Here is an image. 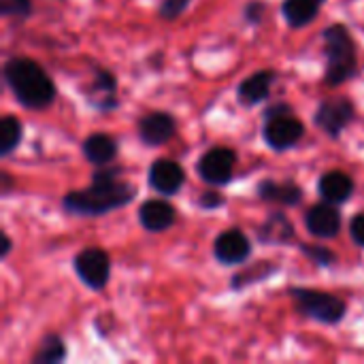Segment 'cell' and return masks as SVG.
I'll return each instance as SVG.
<instances>
[{
	"mask_svg": "<svg viewBox=\"0 0 364 364\" xmlns=\"http://www.w3.org/2000/svg\"><path fill=\"white\" fill-rule=\"evenodd\" d=\"M117 171H100L94 175L92 188L70 192L64 198V209L75 215H102L117 207L128 205L136 190L134 186L115 179Z\"/></svg>",
	"mask_w": 364,
	"mask_h": 364,
	"instance_id": "obj_1",
	"label": "cell"
},
{
	"mask_svg": "<svg viewBox=\"0 0 364 364\" xmlns=\"http://www.w3.org/2000/svg\"><path fill=\"white\" fill-rule=\"evenodd\" d=\"M4 79L26 109H45L55 98V85L49 75L28 58H11L4 64Z\"/></svg>",
	"mask_w": 364,
	"mask_h": 364,
	"instance_id": "obj_2",
	"label": "cell"
},
{
	"mask_svg": "<svg viewBox=\"0 0 364 364\" xmlns=\"http://www.w3.org/2000/svg\"><path fill=\"white\" fill-rule=\"evenodd\" d=\"M324 49H326V83L339 85L348 81L356 70V47L341 23H333L324 30Z\"/></svg>",
	"mask_w": 364,
	"mask_h": 364,
	"instance_id": "obj_3",
	"label": "cell"
},
{
	"mask_svg": "<svg viewBox=\"0 0 364 364\" xmlns=\"http://www.w3.org/2000/svg\"><path fill=\"white\" fill-rule=\"evenodd\" d=\"M301 309V314L324 322V324H337L346 316V303L333 294L318 292V290H305V288H294L290 292Z\"/></svg>",
	"mask_w": 364,
	"mask_h": 364,
	"instance_id": "obj_4",
	"label": "cell"
},
{
	"mask_svg": "<svg viewBox=\"0 0 364 364\" xmlns=\"http://www.w3.org/2000/svg\"><path fill=\"white\" fill-rule=\"evenodd\" d=\"M305 128L301 124V119H296L292 115V111L286 113H275L267 117V126H264V141L271 149L284 151L294 147L301 136H303Z\"/></svg>",
	"mask_w": 364,
	"mask_h": 364,
	"instance_id": "obj_5",
	"label": "cell"
},
{
	"mask_svg": "<svg viewBox=\"0 0 364 364\" xmlns=\"http://www.w3.org/2000/svg\"><path fill=\"white\" fill-rule=\"evenodd\" d=\"M75 271L87 288H92V290L105 288L107 279H109V271H111V262H109L107 252H102L98 247L83 250L75 258Z\"/></svg>",
	"mask_w": 364,
	"mask_h": 364,
	"instance_id": "obj_6",
	"label": "cell"
},
{
	"mask_svg": "<svg viewBox=\"0 0 364 364\" xmlns=\"http://www.w3.org/2000/svg\"><path fill=\"white\" fill-rule=\"evenodd\" d=\"M235 151L226 147H215L209 149L200 160H198V175L213 186H224L230 181L232 171H235Z\"/></svg>",
	"mask_w": 364,
	"mask_h": 364,
	"instance_id": "obj_7",
	"label": "cell"
},
{
	"mask_svg": "<svg viewBox=\"0 0 364 364\" xmlns=\"http://www.w3.org/2000/svg\"><path fill=\"white\" fill-rule=\"evenodd\" d=\"M352 119H354V107L348 98H331L322 102L316 113V124L331 136L341 134Z\"/></svg>",
	"mask_w": 364,
	"mask_h": 364,
	"instance_id": "obj_8",
	"label": "cell"
},
{
	"mask_svg": "<svg viewBox=\"0 0 364 364\" xmlns=\"http://www.w3.org/2000/svg\"><path fill=\"white\" fill-rule=\"evenodd\" d=\"M215 258L224 264H239L243 262L250 252H252V243L250 239L239 230V228H232V230H226L218 237L215 241Z\"/></svg>",
	"mask_w": 364,
	"mask_h": 364,
	"instance_id": "obj_9",
	"label": "cell"
},
{
	"mask_svg": "<svg viewBox=\"0 0 364 364\" xmlns=\"http://www.w3.org/2000/svg\"><path fill=\"white\" fill-rule=\"evenodd\" d=\"M175 134V119L168 113H149L139 122V136L145 145H164Z\"/></svg>",
	"mask_w": 364,
	"mask_h": 364,
	"instance_id": "obj_10",
	"label": "cell"
},
{
	"mask_svg": "<svg viewBox=\"0 0 364 364\" xmlns=\"http://www.w3.org/2000/svg\"><path fill=\"white\" fill-rule=\"evenodd\" d=\"M183 168L173 160H156L149 168V186L160 194H175L183 186Z\"/></svg>",
	"mask_w": 364,
	"mask_h": 364,
	"instance_id": "obj_11",
	"label": "cell"
},
{
	"mask_svg": "<svg viewBox=\"0 0 364 364\" xmlns=\"http://www.w3.org/2000/svg\"><path fill=\"white\" fill-rule=\"evenodd\" d=\"M305 226L309 228L311 235L322 237V239H331L341 228V215L333 207V203L324 200L322 205H316V207H311V211H307Z\"/></svg>",
	"mask_w": 364,
	"mask_h": 364,
	"instance_id": "obj_12",
	"label": "cell"
},
{
	"mask_svg": "<svg viewBox=\"0 0 364 364\" xmlns=\"http://www.w3.org/2000/svg\"><path fill=\"white\" fill-rule=\"evenodd\" d=\"M139 220L145 230L162 232L173 226L175 222V207L164 200H147L139 209Z\"/></svg>",
	"mask_w": 364,
	"mask_h": 364,
	"instance_id": "obj_13",
	"label": "cell"
},
{
	"mask_svg": "<svg viewBox=\"0 0 364 364\" xmlns=\"http://www.w3.org/2000/svg\"><path fill=\"white\" fill-rule=\"evenodd\" d=\"M320 196L326 200V203H333V205H339V203H346L352 192H354V181L348 173H341V171H331L326 175H322L320 179Z\"/></svg>",
	"mask_w": 364,
	"mask_h": 364,
	"instance_id": "obj_14",
	"label": "cell"
},
{
	"mask_svg": "<svg viewBox=\"0 0 364 364\" xmlns=\"http://www.w3.org/2000/svg\"><path fill=\"white\" fill-rule=\"evenodd\" d=\"M273 81H275V73L273 70H260V73L250 75L245 81H241V85L237 90L239 100L243 105H256V102L264 100L269 96V90H271Z\"/></svg>",
	"mask_w": 364,
	"mask_h": 364,
	"instance_id": "obj_15",
	"label": "cell"
},
{
	"mask_svg": "<svg viewBox=\"0 0 364 364\" xmlns=\"http://www.w3.org/2000/svg\"><path fill=\"white\" fill-rule=\"evenodd\" d=\"M258 194H260V198H264L269 203H279V205H296L303 198V190L292 181H286V183L262 181L258 186Z\"/></svg>",
	"mask_w": 364,
	"mask_h": 364,
	"instance_id": "obj_16",
	"label": "cell"
},
{
	"mask_svg": "<svg viewBox=\"0 0 364 364\" xmlns=\"http://www.w3.org/2000/svg\"><path fill=\"white\" fill-rule=\"evenodd\" d=\"M322 2L324 0H286L282 11H284V17L290 26L301 28V26H307L309 21L316 19Z\"/></svg>",
	"mask_w": 364,
	"mask_h": 364,
	"instance_id": "obj_17",
	"label": "cell"
},
{
	"mask_svg": "<svg viewBox=\"0 0 364 364\" xmlns=\"http://www.w3.org/2000/svg\"><path fill=\"white\" fill-rule=\"evenodd\" d=\"M117 145L109 134H92L83 141V156L94 164H107L115 158Z\"/></svg>",
	"mask_w": 364,
	"mask_h": 364,
	"instance_id": "obj_18",
	"label": "cell"
},
{
	"mask_svg": "<svg viewBox=\"0 0 364 364\" xmlns=\"http://www.w3.org/2000/svg\"><path fill=\"white\" fill-rule=\"evenodd\" d=\"M292 235H294L292 222H288L282 213H275V215L267 222V226L262 228L260 239H262V241H269V243H284V241H288Z\"/></svg>",
	"mask_w": 364,
	"mask_h": 364,
	"instance_id": "obj_19",
	"label": "cell"
},
{
	"mask_svg": "<svg viewBox=\"0 0 364 364\" xmlns=\"http://www.w3.org/2000/svg\"><path fill=\"white\" fill-rule=\"evenodd\" d=\"M64 356H66V350H64L62 339L55 335H47L32 360H34V364H55L64 360Z\"/></svg>",
	"mask_w": 364,
	"mask_h": 364,
	"instance_id": "obj_20",
	"label": "cell"
},
{
	"mask_svg": "<svg viewBox=\"0 0 364 364\" xmlns=\"http://www.w3.org/2000/svg\"><path fill=\"white\" fill-rule=\"evenodd\" d=\"M19 141H21V124H19V119L11 117V115L2 117V122H0V154L2 156L11 154L19 145Z\"/></svg>",
	"mask_w": 364,
	"mask_h": 364,
	"instance_id": "obj_21",
	"label": "cell"
},
{
	"mask_svg": "<svg viewBox=\"0 0 364 364\" xmlns=\"http://www.w3.org/2000/svg\"><path fill=\"white\" fill-rule=\"evenodd\" d=\"M0 11H2V15L23 17V15H30L32 4H30V0H0Z\"/></svg>",
	"mask_w": 364,
	"mask_h": 364,
	"instance_id": "obj_22",
	"label": "cell"
},
{
	"mask_svg": "<svg viewBox=\"0 0 364 364\" xmlns=\"http://www.w3.org/2000/svg\"><path fill=\"white\" fill-rule=\"evenodd\" d=\"M190 2L192 0H164L162 6H160V15L164 19H175V17H179L188 9Z\"/></svg>",
	"mask_w": 364,
	"mask_h": 364,
	"instance_id": "obj_23",
	"label": "cell"
},
{
	"mask_svg": "<svg viewBox=\"0 0 364 364\" xmlns=\"http://www.w3.org/2000/svg\"><path fill=\"white\" fill-rule=\"evenodd\" d=\"M303 252H305L309 258H314L318 264H324V267L333 264V260H335V254H333L331 250H326V247H314V245H305V247H303Z\"/></svg>",
	"mask_w": 364,
	"mask_h": 364,
	"instance_id": "obj_24",
	"label": "cell"
},
{
	"mask_svg": "<svg viewBox=\"0 0 364 364\" xmlns=\"http://www.w3.org/2000/svg\"><path fill=\"white\" fill-rule=\"evenodd\" d=\"M350 232H352V239L364 247V215H356L352 220V226H350Z\"/></svg>",
	"mask_w": 364,
	"mask_h": 364,
	"instance_id": "obj_25",
	"label": "cell"
},
{
	"mask_svg": "<svg viewBox=\"0 0 364 364\" xmlns=\"http://www.w3.org/2000/svg\"><path fill=\"white\" fill-rule=\"evenodd\" d=\"M224 203V198L220 196V194H215V192H207L203 198H200V205L205 207V209H213V207H220Z\"/></svg>",
	"mask_w": 364,
	"mask_h": 364,
	"instance_id": "obj_26",
	"label": "cell"
},
{
	"mask_svg": "<svg viewBox=\"0 0 364 364\" xmlns=\"http://www.w3.org/2000/svg\"><path fill=\"white\" fill-rule=\"evenodd\" d=\"M262 4L260 2H256V4H250V9H247V15H250V19L252 21H258L260 19V13H262Z\"/></svg>",
	"mask_w": 364,
	"mask_h": 364,
	"instance_id": "obj_27",
	"label": "cell"
},
{
	"mask_svg": "<svg viewBox=\"0 0 364 364\" xmlns=\"http://www.w3.org/2000/svg\"><path fill=\"white\" fill-rule=\"evenodd\" d=\"M9 252H11V239H9V237L4 235V237H2V258H4V256H6Z\"/></svg>",
	"mask_w": 364,
	"mask_h": 364,
	"instance_id": "obj_28",
	"label": "cell"
}]
</instances>
